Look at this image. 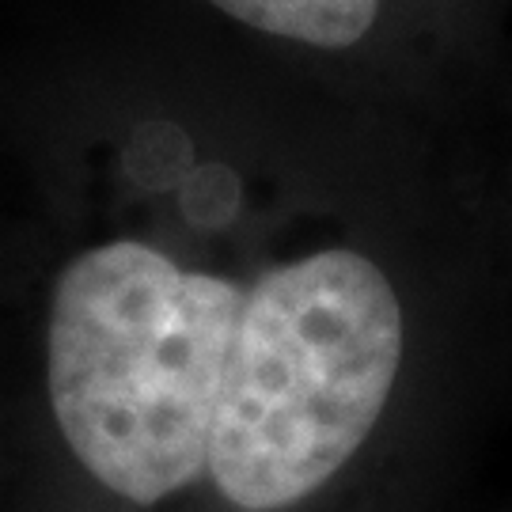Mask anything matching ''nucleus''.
Wrapping results in <instances>:
<instances>
[{
	"label": "nucleus",
	"mask_w": 512,
	"mask_h": 512,
	"mask_svg": "<svg viewBox=\"0 0 512 512\" xmlns=\"http://www.w3.org/2000/svg\"><path fill=\"white\" fill-rule=\"evenodd\" d=\"M38 281L42 391L99 490L156 509L209 482L289 512L342 475L406 365V304L353 243L258 251L247 175L202 110L133 114Z\"/></svg>",
	"instance_id": "f257e3e1"
},
{
	"label": "nucleus",
	"mask_w": 512,
	"mask_h": 512,
	"mask_svg": "<svg viewBox=\"0 0 512 512\" xmlns=\"http://www.w3.org/2000/svg\"><path fill=\"white\" fill-rule=\"evenodd\" d=\"M228 27L251 38L311 50L346 54L361 46L384 12V0H202Z\"/></svg>",
	"instance_id": "f03ea898"
}]
</instances>
